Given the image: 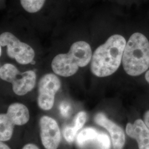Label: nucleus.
Here are the masks:
<instances>
[{"instance_id":"17","label":"nucleus","mask_w":149,"mask_h":149,"mask_svg":"<svg viewBox=\"0 0 149 149\" xmlns=\"http://www.w3.org/2000/svg\"><path fill=\"white\" fill-rule=\"evenodd\" d=\"M60 108V111L62 113V114H63L65 116L68 115L70 110V107L68 103L64 102L61 103Z\"/></svg>"},{"instance_id":"11","label":"nucleus","mask_w":149,"mask_h":149,"mask_svg":"<svg viewBox=\"0 0 149 149\" xmlns=\"http://www.w3.org/2000/svg\"><path fill=\"white\" fill-rule=\"evenodd\" d=\"M48 0H18V3L23 11L30 14H36L45 7Z\"/></svg>"},{"instance_id":"22","label":"nucleus","mask_w":149,"mask_h":149,"mask_svg":"<svg viewBox=\"0 0 149 149\" xmlns=\"http://www.w3.org/2000/svg\"><path fill=\"white\" fill-rule=\"evenodd\" d=\"M2 47H1V49H0V52H1V54H0V55H2Z\"/></svg>"},{"instance_id":"20","label":"nucleus","mask_w":149,"mask_h":149,"mask_svg":"<svg viewBox=\"0 0 149 149\" xmlns=\"http://www.w3.org/2000/svg\"><path fill=\"white\" fill-rule=\"evenodd\" d=\"M144 74L145 80L149 85V69Z\"/></svg>"},{"instance_id":"4","label":"nucleus","mask_w":149,"mask_h":149,"mask_svg":"<svg viewBox=\"0 0 149 149\" xmlns=\"http://www.w3.org/2000/svg\"><path fill=\"white\" fill-rule=\"evenodd\" d=\"M0 77L12 84L13 91L18 96H24L31 91L36 85L37 80L34 71L29 70L21 72L15 66L8 63L1 67Z\"/></svg>"},{"instance_id":"6","label":"nucleus","mask_w":149,"mask_h":149,"mask_svg":"<svg viewBox=\"0 0 149 149\" xmlns=\"http://www.w3.org/2000/svg\"><path fill=\"white\" fill-rule=\"evenodd\" d=\"M0 45L1 47H6L8 56L19 64H30L34 59V49L26 43L22 42L10 32H4L1 34Z\"/></svg>"},{"instance_id":"10","label":"nucleus","mask_w":149,"mask_h":149,"mask_svg":"<svg viewBox=\"0 0 149 149\" xmlns=\"http://www.w3.org/2000/svg\"><path fill=\"white\" fill-rule=\"evenodd\" d=\"M126 133L136 140L139 149H149V129L141 119L136 120L133 124L128 123Z\"/></svg>"},{"instance_id":"7","label":"nucleus","mask_w":149,"mask_h":149,"mask_svg":"<svg viewBox=\"0 0 149 149\" xmlns=\"http://www.w3.org/2000/svg\"><path fill=\"white\" fill-rule=\"evenodd\" d=\"M61 87L59 78L53 74H44L38 83L37 103L39 108L44 111L53 107L55 96Z\"/></svg>"},{"instance_id":"23","label":"nucleus","mask_w":149,"mask_h":149,"mask_svg":"<svg viewBox=\"0 0 149 149\" xmlns=\"http://www.w3.org/2000/svg\"><path fill=\"white\" fill-rule=\"evenodd\" d=\"M1 1H2V0H1Z\"/></svg>"},{"instance_id":"14","label":"nucleus","mask_w":149,"mask_h":149,"mask_svg":"<svg viewBox=\"0 0 149 149\" xmlns=\"http://www.w3.org/2000/svg\"><path fill=\"white\" fill-rule=\"evenodd\" d=\"M95 141L100 149H110L111 148L110 139L105 133H99Z\"/></svg>"},{"instance_id":"18","label":"nucleus","mask_w":149,"mask_h":149,"mask_svg":"<svg viewBox=\"0 0 149 149\" xmlns=\"http://www.w3.org/2000/svg\"><path fill=\"white\" fill-rule=\"evenodd\" d=\"M144 122L149 129V110L144 114Z\"/></svg>"},{"instance_id":"3","label":"nucleus","mask_w":149,"mask_h":149,"mask_svg":"<svg viewBox=\"0 0 149 149\" xmlns=\"http://www.w3.org/2000/svg\"><path fill=\"white\" fill-rule=\"evenodd\" d=\"M92 52L90 44L84 41L73 43L68 53L60 54L54 57L52 68L54 73L63 77L75 74L80 68L90 63Z\"/></svg>"},{"instance_id":"15","label":"nucleus","mask_w":149,"mask_h":149,"mask_svg":"<svg viewBox=\"0 0 149 149\" xmlns=\"http://www.w3.org/2000/svg\"><path fill=\"white\" fill-rule=\"evenodd\" d=\"M77 134L75 133L73 130L71 126H68L65 127L64 130V135L66 140L69 142L71 143L74 140V138Z\"/></svg>"},{"instance_id":"5","label":"nucleus","mask_w":149,"mask_h":149,"mask_svg":"<svg viewBox=\"0 0 149 149\" xmlns=\"http://www.w3.org/2000/svg\"><path fill=\"white\" fill-rule=\"evenodd\" d=\"M29 120V112L25 105L15 103L8 108L6 114L0 115V140L8 141L11 138L15 125H23Z\"/></svg>"},{"instance_id":"16","label":"nucleus","mask_w":149,"mask_h":149,"mask_svg":"<svg viewBox=\"0 0 149 149\" xmlns=\"http://www.w3.org/2000/svg\"><path fill=\"white\" fill-rule=\"evenodd\" d=\"M116 1L120 3H123L126 5H132L133 4L139 5L148 0H116Z\"/></svg>"},{"instance_id":"9","label":"nucleus","mask_w":149,"mask_h":149,"mask_svg":"<svg viewBox=\"0 0 149 149\" xmlns=\"http://www.w3.org/2000/svg\"><path fill=\"white\" fill-rule=\"evenodd\" d=\"M95 122L105 128L110 134L114 149H123L125 143V134L122 128L117 124L108 119L106 116L98 113L95 118Z\"/></svg>"},{"instance_id":"8","label":"nucleus","mask_w":149,"mask_h":149,"mask_svg":"<svg viewBox=\"0 0 149 149\" xmlns=\"http://www.w3.org/2000/svg\"><path fill=\"white\" fill-rule=\"evenodd\" d=\"M40 138L46 149H57L61 141V133L57 122L52 118L43 116L40 120Z\"/></svg>"},{"instance_id":"13","label":"nucleus","mask_w":149,"mask_h":149,"mask_svg":"<svg viewBox=\"0 0 149 149\" xmlns=\"http://www.w3.org/2000/svg\"><path fill=\"white\" fill-rule=\"evenodd\" d=\"M87 119V114L85 112H80L74 118V124L73 126H71L75 133L81 129L85 124Z\"/></svg>"},{"instance_id":"1","label":"nucleus","mask_w":149,"mask_h":149,"mask_svg":"<svg viewBox=\"0 0 149 149\" xmlns=\"http://www.w3.org/2000/svg\"><path fill=\"white\" fill-rule=\"evenodd\" d=\"M127 39L122 34H114L98 47L91 61L92 73L98 77L114 74L122 64Z\"/></svg>"},{"instance_id":"2","label":"nucleus","mask_w":149,"mask_h":149,"mask_svg":"<svg viewBox=\"0 0 149 149\" xmlns=\"http://www.w3.org/2000/svg\"><path fill=\"white\" fill-rule=\"evenodd\" d=\"M123 69L128 76L137 77L149 69V32L135 28L127 39L123 54Z\"/></svg>"},{"instance_id":"19","label":"nucleus","mask_w":149,"mask_h":149,"mask_svg":"<svg viewBox=\"0 0 149 149\" xmlns=\"http://www.w3.org/2000/svg\"><path fill=\"white\" fill-rule=\"evenodd\" d=\"M22 149H39V148L34 144H28L26 145Z\"/></svg>"},{"instance_id":"12","label":"nucleus","mask_w":149,"mask_h":149,"mask_svg":"<svg viewBox=\"0 0 149 149\" xmlns=\"http://www.w3.org/2000/svg\"><path fill=\"white\" fill-rule=\"evenodd\" d=\"M98 133L99 132L94 128H85L77 135V143L79 146H82L91 141H96Z\"/></svg>"},{"instance_id":"21","label":"nucleus","mask_w":149,"mask_h":149,"mask_svg":"<svg viewBox=\"0 0 149 149\" xmlns=\"http://www.w3.org/2000/svg\"><path fill=\"white\" fill-rule=\"evenodd\" d=\"M0 149H11L8 146L2 143V141H1L0 143Z\"/></svg>"}]
</instances>
